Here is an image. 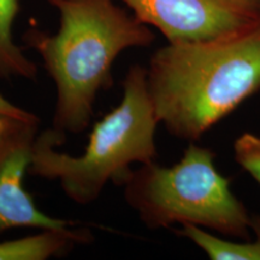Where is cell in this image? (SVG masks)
Segmentation results:
<instances>
[{"instance_id": "cell-1", "label": "cell", "mask_w": 260, "mask_h": 260, "mask_svg": "<svg viewBox=\"0 0 260 260\" xmlns=\"http://www.w3.org/2000/svg\"><path fill=\"white\" fill-rule=\"evenodd\" d=\"M147 84L159 123L195 141L260 89V24L154 52Z\"/></svg>"}, {"instance_id": "cell-2", "label": "cell", "mask_w": 260, "mask_h": 260, "mask_svg": "<svg viewBox=\"0 0 260 260\" xmlns=\"http://www.w3.org/2000/svg\"><path fill=\"white\" fill-rule=\"evenodd\" d=\"M59 11L57 34H25L56 84L52 128L80 134L90 125L96 96L112 83V67L123 51L147 47L154 34L113 0H47Z\"/></svg>"}, {"instance_id": "cell-3", "label": "cell", "mask_w": 260, "mask_h": 260, "mask_svg": "<svg viewBox=\"0 0 260 260\" xmlns=\"http://www.w3.org/2000/svg\"><path fill=\"white\" fill-rule=\"evenodd\" d=\"M158 124L147 68L135 64L123 80L121 102L94 124L83 153L60 152L67 136L51 126L38 134L29 174L57 181L71 201L89 205L110 182L122 186L133 164L154 161Z\"/></svg>"}, {"instance_id": "cell-4", "label": "cell", "mask_w": 260, "mask_h": 260, "mask_svg": "<svg viewBox=\"0 0 260 260\" xmlns=\"http://www.w3.org/2000/svg\"><path fill=\"white\" fill-rule=\"evenodd\" d=\"M122 187L126 204L148 229L194 224L243 237L252 225L229 180L216 169L210 148L190 144L172 167L140 164Z\"/></svg>"}, {"instance_id": "cell-5", "label": "cell", "mask_w": 260, "mask_h": 260, "mask_svg": "<svg viewBox=\"0 0 260 260\" xmlns=\"http://www.w3.org/2000/svg\"><path fill=\"white\" fill-rule=\"evenodd\" d=\"M169 42L216 39L260 24V0H121Z\"/></svg>"}, {"instance_id": "cell-6", "label": "cell", "mask_w": 260, "mask_h": 260, "mask_svg": "<svg viewBox=\"0 0 260 260\" xmlns=\"http://www.w3.org/2000/svg\"><path fill=\"white\" fill-rule=\"evenodd\" d=\"M40 119L22 122L0 141V235L11 229H63L75 225L39 209L24 188Z\"/></svg>"}, {"instance_id": "cell-7", "label": "cell", "mask_w": 260, "mask_h": 260, "mask_svg": "<svg viewBox=\"0 0 260 260\" xmlns=\"http://www.w3.org/2000/svg\"><path fill=\"white\" fill-rule=\"evenodd\" d=\"M92 240L90 230L76 224L63 229H45L35 235L0 242V260H47L68 254L76 246Z\"/></svg>"}, {"instance_id": "cell-8", "label": "cell", "mask_w": 260, "mask_h": 260, "mask_svg": "<svg viewBox=\"0 0 260 260\" xmlns=\"http://www.w3.org/2000/svg\"><path fill=\"white\" fill-rule=\"evenodd\" d=\"M19 12V0H0V77L35 80L38 67L16 44L12 28Z\"/></svg>"}, {"instance_id": "cell-9", "label": "cell", "mask_w": 260, "mask_h": 260, "mask_svg": "<svg viewBox=\"0 0 260 260\" xmlns=\"http://www.w3.org/2000/svg\"><path fill=\"white\" fill-rule=\"evenodd\" d=\"M178 234L189 239L213 260H260V218L252 220L256 239L252 242H234L207 233L201 226L183 224Z\"/></svg>"}, {"instance_id": "cell-10", "label": "cell", "mask_w": 260, "mask_h": 260, "mask_svg": "<svg viewBox=\"0 0 260 260\" xmlns=\"http://www.w3.org/2000/svg\"><path fill=\"white\" fill-rule=\"evenodd\" d=\"M235 159L260 184V138L246 133L235 141Z\"/></svg>"}, {"instance_id": "cell-11", "label": "cell", "mask_w": 260, "mask_h": 260, "mask_svg": "<svg viewBox=\"0 0 260 260\" xmlns=\"http://www.w3.org/2000/svg\"><path fill=\"white\" fill-rule=\"evenodd\" d=\"M0 112L8 113L10 116H14L16 118L23 119V121H32V119H39V117L30 111L22 109L14 103L10 102L9 99L0 93Z\"/></svg>"}, {"instance_id": "cell-12", "label": "cell", "mask_w": 260, "mask_h": 260, "mask_svg": "<svg viewBox=\"0 0 260 260\" xmlns=\"http://www.w3.org/2000/svg\"><path fill=\"white\" fill-rule=\"evenodd\" d=\"M32 121H35V119H32ZM22 122L27 121L16 118V117L10 116L8 113L0 112V141H2L5 136H8L10 133L14 132Z\"/></svg>"}]
</instances>
